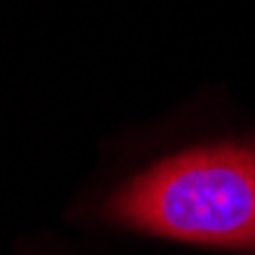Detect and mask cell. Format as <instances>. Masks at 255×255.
<instances>
[{"instance_id":"cell-1","label":"cell","mask_w":255,"mask_h":255,"mask_svg":"<svg viewBox=\"0 0 255 255\" xmlns=\"http://www.w3.org/2000/svg\"><path fill=\"white\" fill-rule=\"evenodd\" d=\"M132 231L255 252V144H194L154 160L102 209Z\"/></svg>"}]
</instances>
